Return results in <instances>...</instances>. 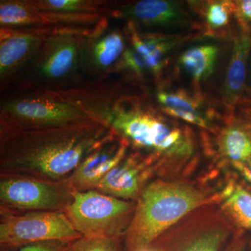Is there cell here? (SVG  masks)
Here are the masks:
<instances>
[{
	"instance_id": "obj_21",
	"label": "cell",
	"mask_w": 251,
	"mask_h": 251,
	"mask_svg": "<svg viewBox=\"0 0 251 251\" xmlns=\"http://www.w3.org/2000/svg\"><path fill=\"white\" fill-rule=\"evenodd\" d=\"M125 39L121 34L111 32L94 44L92 57L96 65L101 69L111 66L123 53Z\"/></svg>"
},
{
	"instance_id": "obj_18",
	"label": "cell",
	"mask_w": 251,
	"mask_h": 251,
	"mask_svg": "<svg viewBox=\"0 0 251 251\" xmlns=\"http://www.w3.org/2000/svg\"><path fill=\"white\" fill-rule=\"evenodd\" d=\"M59 16L43 14L34 4L21 1H1L0 23L2 25H27L34 24H48L59 21Z\"/></svg>"
},
{
	"instance_id": "obj_8",
	"label": "cell",
	"mask_w": 251,
	"mask_h": 251,
	"mask_svg": "<svg viewBox=\"0 0 251 251\" xmlns=\"http://www.w3.org/2000/svg\"><path fill=\"white\" fill-rule=\"evenodd\" d=\"M127 145L116 135L86 157L64 181L75 192L95 190L109 172L123 161Z\"/></svg>"
},
{
	"instance_id": "obj_19",
	"label": "cell",
	"mask_w": 251,
	"mask_h": 251,
	"mask_svg": "<svg viewBox=\"0 0 251 251\" xmlns=\"http://www.w3.org/2000/svg\"><path fill=\"white\" fill-rule=\"evenodd\" d=\"M202 14L207 34L224 30L228 27L235 11L234 1H208L203 4Z\"/></svg>"
},
{
	"instance_id": "obj_30",
	"label": "cell",
	"mask_w": 251,
	"mask_h": 251,
	"mask_svg": "<svg viewBox=\"0 0 251 251\" xmlns=\"http://www.w3.org/2000/svg\"><path fill=\"white\" fill-rule=\"evenodd\" d=\"M145 248V249H141V250H139L138 251H154L153 250H151V249H150V248Z\"/></svg>"
},
{
	"instance_id": "obj_7",
	"label": "cell",
	"mask_w": 251,
	"mask_h": 251,
	"mask_svg": "<svg viewBox=\"0 0 251 251\" xmlns=\"http://www.w3.org/2000/svg\"><path fill=\"white\" fill-rule=\"evenodd\" d=\"M1 128L34 129L80 123L97 119L78 104L49 99H25L5 104Z\"/></svg>"
},
{
	"instance_id": "obj_6",
	"label": "cell",
	"mask_w": 251,
	"mask_h": 251,
	"mask_svg": "<svg viewBox=\"0 0 251 251\" xmlns=\"http://www.w3.org/2000/svg\"><path fill=\"white\" fill-rule=\"evenodd\" d=\"M74 192L65 181L0 174V209L10 212L64 211Z\"/></svg>"
},
{
	"instance_id": "obj_28",
	"label": "cell",
	"mask_w": 251,
	"mask_h": 251,
	"mask_svg": "<svg viewBox=\"0 0 251 251\" xmlns=\"http://www.w3.org/2000/svg\"><path fill=\"white\" fill-rule=\"evenodd\" d=\"M242 110L245 114L246 117H247L251 126V103H248L246 106L242 107Z\"/></svg>"
},
{
	"instance_id": "obj_2",
	"label": "cell",
	"mask_w": 251,
	"mask_h": 251,
	"mask_svg": "<svg viewBox=\"0 0 251 251\" xmlns=\"http://www.w3.org/2000/svg\"><path fill=\"white\" fill-rule=\"evenodd\" d=\"M196 190L181 185L153 182L140 194L126 232V247L138 251L150 247L158 236L205 201Z\"/></svg>"
},
{
	"instance_id": "obj_9",
	"label": "cell",
	"mask_w": 251,
	"mask_h": 251,
	"mask_svg": "<svg viewBox=\"0 0 251 251\" xmlns=\"http://www.w3.org/2000/svg\"><path fill=\"white\" fill-rule=\"evenodd\" d=\"M132 44L124 53L126 67L136 74L158 72L166 56L183 42L182 37L176 36H154L143 38L133 29Z\"/></svg>"
},
{
	"instance_id": "obj_24",
	"label": "cell",
	"mask_w": 251,
	"mask_h": 251,
	"mask_svg": "<svg viewBox=\"0 0 251 251\" xmlns=\"http://www.w3.org/2000/svg\"><path fill=\"white\" fill-rule=\"evenodd\" d=\"M223 239L222 231H211L198 238L184 251H219Z\"/></svg>"
},
{
	"instance_id": "obj_20",
	"label": "cell",
	"mask_w": 251,
	"mask_h": 251,
	"mask_svg": "<svg viewBox=\"0 0 251 251\" xmlns=\"http://www.w3.org/2000/svg\"><path fill=\"white\" fill-rule=\"evenodd\" d=\"M225 206L238 224L251 229V193L239 185L227 188Z\"/></svg>"
},
{
	"instance_id": "obj_4",
	"label": "cell",
	"mask_w": 251,
	"mask_h": 251,
	"mask_svg": "<svg viewBox=\"0 0 251 251\" xmlns=\"http://www.w3.org/2000/svg\"><path fill=\"white\" fill-rule=\"evenodd\" d=\"M135 208L131 201L91 190L74 192L64 212L83 237L120 239L129 227Z\"/></svg>"
},
{
	"instance_id": "obj_23",
	"label": "cell",
	"mask_w": 251,
	"mask_h": 251,
	"mask_svg": "<svg viewBox=\"0 0 251 251\" xmlns=\"http://www.w3.org/2000/svg\"><path fill=\"white\" fill-rule=\"evenodd\" d=\"M39 10L64 13H78L92 11V3L82 0H45L32 3Z\"/></svg>"
},
{
	"instance_id": "obj_26",
	"label": "cell",
	"mask_w": 251,
	"mask_h": 251,
	"mask_svg": "<svg viewBox=\"0 0 251 251\" xmlns=\"http://www.w3.org/2000/svg\"><path fill=\"white\" fill-rule=\"evenodd\" d=\"M69 243L62 242H44L29 244L16 251H65Z\"/></svg>"
},
{
	"instance_id": "obj_3",
	"label": "cell",
	"mask_w": 251,
	"mask_h": 251,
	"mask_svg": "<svg viewBox=\"0 0 251 251\" xmlns=\"http://www.w3.org/2000/svg\"><path fill=\"white\" fill-rule=\"evenodd\" d=\"M88 110L117 136L136 148L171 157H186L193 152L192 140L185 132L137 104L126 107L117 104L113 110Z\"/></svg>"
},
{
	"instance_id": "obj_17",
	"label": "cell",
	"mask_w": 251,
	"mask_h": 251,
	"mask_svg": "<svg viewBox=\"0 0 251 251\" xmlns=\"http://www.w3.org/2000/svg\"><path fill=\"white\" fill-rule=\"evenodd\" d=\"M219 144L221 153L232 163L251 159V129L247 126L231 124L221 133Z\"/></svg>"
},
{
	"instance_id": "obj_10",
	"label": "cell",
	"mask_w": 251,
	"mask_h": 251,
	"mask_svg": "<svg viewBox=\"0 0 251 251\" xmlns=\"http://www.w3.org/2000/svg\"><path fill=\"white\" fill-rule=\"evenodd\" d=\"M251 52L250 31L242 30L234 39L223 87V100L225 106L230 111L243 101Z\"/></svg>"
},
{
	"instance_id": "obj_11",
	"label": "cell",
	"mask_w": 251,
	"mask_h": 251,
	"mask_svg": "<svg viewBox=\"0 0 251 251\" xmlns=\"http://www.w3.org/2000/svg\"><path fill=\"white\" fill-rule=\"evenodd\" d=\"M144 164L131 158L120 162L101 180L95 190L125 201L139 198L143 190L141 182Z\"/></svg>"
},
{
	"instance_id": "obj_1",
	"label": "cell",
	"mask_w": 251,
	"mask_h": 251,
	"mask_svg": "<svg viewBox=\"0 0 251 251\" xmlns=\"http://www.w3.org/2000/svg\"><path fill=\"white\" fill-rule=\"evenodd\" d=\"M116 134L99 119L34 129H1L0 174L64 181Z\"/></svg>"
},
{
	"instance_id": "obj_29",
	"label": "cell",
	"mask_w": 251,
	"mask_h": 251,
	"mask_svg": "<svg viewBox=\"0 0 251 251\" xmlns=\"http://www.w3.org/2000/svg\"><path fill=\"white\" fill-rule=\"evenodd\" d=\"M244 164L247 166V168H249V170L251 171V159L250 161L246 162V163H244Z\"/></svg>"
},
{
	"instance_id": "obj_5",
	"label": "cell",
	"mask_w": 251,
	"mask_h": 251,
	"mask_svg": "<svg viewBox=\"0 0 251 251\" xmlns=\"http://www.w3.org/2000/svg\"><path fill=\"white\" fill-rule=\"evenodd\" d=\"M82 237L64 211L13 213L0 210L1 251H16L34 243H70Z\"/></svg>"
},
{
	"instance_id": "obj_16",
	"label": "cell",
	"mask_w": 251,
	"mask_h": 251,
	"mask_svg": "<svg viewBox=\"0 0 251 251\" xmlns=\"http://www.w3.org/2000/svg\"><path fill=\"white\" fill-rule=\"evenodd\" d=\"M219 49L213 44L193 46L185 50L179 64L193 80H205L214 72Z\"/></svg>"
},
{
	"instance_id": "obj_14",
	"label": "cell",
	"mask_w": 251,
	"mask_h": 251,
	"mask_svg": "<svg viewBox=\"0 0 251 251\" xmlns=\"http://www.w3.org/2000/svg\"><path fill=\"white\" fill-rule=\"evenodd\" d=\"M79 44L75 38L64 37L57 40L39 65L44 77L57 79L68 75L76 65Z\"/></svg>"
},
{
	"instance_id": "obj_13",
	"label": "cell",
	"mask_w": 251,
	"mask_h": 251,
	"mask_svg": "<svg viewBox=\"0 0 251 251\" xmlns=\"http://www.w3.org/2000/svg\"><path fill=\"white\" fill-rule=\"evenodd\" d=\"M122 14L146 25H166L182 19L177 3L167 0H142L122 9Z\"/></svg>"
},
{
	"instance_id": "obj_27",
	"label": "cell",
	"mask_w": 251,
	"mask_h": 251,
	"mask_svg": "<svg viewBox=\"0 0 251 251\" xmlns=\"http://www.w3.org/2000/svg\"><path fill=\"white\" fill-rule=\"evenodd\" d=\"M233 165L236 169L251 184V171L247 168V166L241 162H233Z\"/></svg>"
},
{
	"instance_id": "obj_12",
	"label": "cell",
	"mask_w": 251,
	"mask_h": 251,
	"mask_svg": "<svg viewBox=\"0 0 251 251\" xmlns=\"http://www.w3.org/2000/svg\"><path fill=\"white\" fill-rule=\"evenodd\" d=\"M157 99L165 113L206 129L211 128L210 122L201 111L199 100L187 92L183 90L159 91Z\"/></svg>"
},
{
	"instance_id": "obj_25",
	"label": "cell",
	"mask_w": 251,
	"mask_h": 251,
	"mask_svg": "<svg viewBox=\"0 0 251 251\" xmlns=\"http://www.w3.org/2000/svg\"><path fill=\"white\" fill-rule=\"evenodd\" d=\"M235 11L234 16L237 18L242 30H249L251 25V0L234 1Z\"/></svg>"
},
{
	"instance_id": "obj_22",
	"label": "cell",
	"mask_w": 251,
	"mask_h": 251,
	"mask_svg": "<svg viewBox=\"0 0 251 251\" xmlns=\"http://www.w3.org/2000/svg\"><path fill=\"white\" fill-rule=\"evenodd\" d=\"M65 251H120V239L82 237L69 243Z\"/></svg>"
},
{
	"instance_id": "obj_15",
	"label": "cell",
	"mask_w": 251,
	"mask_h": 251,
	"mask_svg": "<svg viewBox=\"0 0 251 251\" xmlns=\"http://www.w3.org/2000/svg\"><path fill=\"white\" fill-rule=\"evenodd\" d=\"M41 41L34 34H18L3 38L0 44V75L4 76L30 55Z\"/></svg>"
}]
</instances>
